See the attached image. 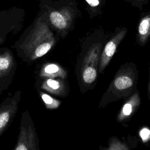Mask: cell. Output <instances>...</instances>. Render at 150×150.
Returning a JSON list of instances; mask_svg holds the SVG:
<instances>
[{
    "label": "cell",
    "instance_id": "obj_6",
    "mask_svg": "<svg viewBox=\"0 0 150 150\" xmlns=\"http://www.w3.org/2000/svg\"><path fill=\"white\" fill-rule=\"evenodd\" d=\"M73 15L67 7H63L58 9L49 10L47 14V21L57 32L63 33L70 28Z\"/></svg>",
    "mask_w": 150,
    "mask_h": 150
},
{
    "label": "cell",
    "instance_id": "obj_9",
    "mask_svg": "<svg viewBox=\"0 0 150 150\" xmlns=\"http://www.w3.org/2000/svg\"><path fill=\"white\" fill-rule=\"evenodd\" d=\"M39 89L50 94L64 97L67 94V87L63 79L60 78L39 79Z\"/></svg>",
    "mask_w": 150,
    "mask_h": 150
},
{
    "label": "cell",
    "instance_id": "obj_4",
    "mask_svg": "<svg viewBox=\"0 0 150 150\" xmlns=\"http://www.w3.org/2000/svg\"><path fill=\"white\" fill-rule=\"evenodd\" d=\"M22 92L17 90L0 104V136L10 125L19 108Z\"/></svg>",
    "mask_w": 150,
    "mask_h": 150
},
{
    "label": "cell",
    "instance_id": "obj_15",
    "mask_svg": "<svg viewBox=\"0 0 150 150\" xmlns=\"http://www.w3.org/2000/svg\"><path fill=\"white\" fill-rule=\"evenodd\" d=\"M139 135L143 142H147L150 140V129L146 127L142 128L139 132Z\"/></svg>",
    "mask_w": 150,
    "mask_h": 150
},
{
    "label": "cell",
    "instance_id": "obj_1",
    "mask_svg": "<svg viewBox=\"0 0 150 150\" xmlns=\"http://www.w3.org/2000/svg\"><path fill=\"white\" fill-rule=\"evenodd\" d=\"M56 39L45 15L36 18L28 34L16 47L18 55L28 63L47 54L54 46Z\"/></svg>",
    "mask_w": 150,
    "mask_h": 150
},
{
    "label": "cell",
    "instance_id": "obj_7",
    "mask_svg": "<svg viewBox=\"0 0 150 150\" xmlns=\"http://www.w3.org/2000/svg\"><path fill=\"white\" fill-rule=\"evenodd\" d=\"M127 32V30L125 28L120 30L105 45L100 57L99 72L103 71L108 66L115 54L118 46L125 36Z\"/></svg>",
    "mask_w": 150,
    "mask_h": 150
},
{
    "label": "cell",
    "instance_id": "obj_11",
    "mask_svg": "<svg viewBox=\"0 0 150 150\" xmlns=\"http://www.w3.org/2000/svg\"><path fill=\"white\" fill-rule=\"evenodd\" d=\"M140 98L138 93H134L123 105L118 115V120L122 121L128 119L139 107Z\"/></svg>",
    "mask_w": 150,
    "mask_h": 150
},
{
    "label": "cell",
    "instance_id": "obj_3",
    "mask_svg": "<svg viewBox=\"0 0 150 150\" xmlns=\"http://www.w3.org/2000/svg\"><path fill=\"white\" fill-rule=\"evenodd\" d=\"M101 45L96 43L92 45L84 56L81 74L83 82L90 84L93 83L97 76V67L99 64Z\"/></svg>",
    "mask_w": 150,
    "mask_h": 150
},
{
    "label": "cell",
    "instance_id": "obj_16",
    "mask_svg": "<svg viewBox=\"0 0 150 150\" xmlns=\"http://www.w3.org/2000/svg\"><path fill=\"white\" fill-rule=\"evenodd\" d=\"M86 1L92 7H96L98 6L99 4L98 0H86Z\"/></svg>",
    "mask_w": 150,
    "mask_h": 150
},
{
    "label": "cell",
    "instance_id": "obj_10",
    "mask_svg": "<svg viewBox=\"0 0 150 150\" xmlns=\"http://www.w3.org/2000/svg\"><path fill=\"white\" fill-rule=\"evenodd\" d=\"M66 70L59 64L53 62L44 63L38 70V78L45 79L60 78L64 79L66 77Z\"/></svg>",
    "mask_w": 150,
    "mask_h": 150
},
{
    "label": "cell",
    "instance_id": "obj_18",
    "mask_svg": "<svg viewBox=\"0 0 150 150\" xmlns=\"http://www.w3.org/2000/svg\"><path fill=\"white\" fill-rule=\"evenodd\" d=\"M149 94H150V83H149Z\"/></svg>",
    "mask_w": 150,
    "mask_h": 150
},
{
    "label": "cell",
    "instance_id": "obj_5",
    "mask_svg": "<svg viewBox=\"0 0 150 150\" xmlns=\"http://www.w3.org/2000/svg\"><path fill=\"white\" fill-rule=\"evenodd\" d=\"M16 63L12 51L4 49L0 52V94L7 88L14 76Z\"/></svg>",
    "mask_w": 150,
    "mask_h": 150
},
{
    "label": "cell",
    "instance_id": "obj_17",
    "mask_svg": "<svg viewBox=\"0 0 150 150\" xmlns=\"http://www.w3.org/2000/svg\"><path fill=\"white\" fill-rule=\"evenodd\" d=\"M3 42H4V39L1 37H0V46L2 44Z\"/></svg>",
    "mask_w": 150,
    "mask_h": 150
},
{
    "label": "cell",
    "instance_id": "obj_12",
    "mask_svg": "<svg viewBox=\"0 0 150 150\" xmlns=\"http://www.w3.org/2000/svg\"><path fill=\"white\" fill-rule=\"evenodd\" d=\"M150 37V14L144 16L139 22L138 28V40L145 45Z\"/></svg>",
    "mask_w": 150,
    "mask_h": 150
},
{
    "label": "cell",
    "instance_id": "obj_8",
    "mask_svg": "<svg viewBox=\"0 0 150 150\" xmlns=\"http://www.w3.org/2000/svg\"><path fill=\"white\" fill-rule=\"evenodd\" d=\"M131 70H121L115 76L111 84V89L117 94H123L130 90L134 86V76Z\"/></svg>",
    "mask_w": 150,
    "mask_h": 150
},
{
    "label": "cell",
    "instance_id": "obj_2",
    "mask_svg": "<svg viewBox=\"0 0 150 150\" xmlns=\"http://www.w3.org/2000/svg\"><path fill=\"white\" fill-rule=\"evenodd\" d=\"M13 150H40L36 129L28 110L21 114L19 134Z\"/></svg>",
    "mask_w": 150,
    "mask_h": 150
},
{
    "label": "cell",
    "instance_id": "obj_14",
    "mask_svg": "<svg viewBox=\"0 0 150 150\" xmlns=\"http://www.w3.org/2000/svg\"><path fill=\"white\" fill-rule=\"evenodd\" d=\"M103 150H129L128 148L116 138L111 139L108 146Z\"/></svg>",
    "mask_w": 150,
    "mask_h": 150
},
{
    "label": "cell",
    "instance_id": "obj_13",
    "mask_svg": "<svg viewBox=\"0 0 150 150\" xmlns=\"http://www.w3.org/2000/svg\"><path fill=\"white\" fill-rule=\"evenodd\" d=\"M39 96L41 98L42 100L43 101L46 108L49 110H53L57 108L60 104L61 102L54 98V97H52L47 93L44 92L43 91L39 90Z\"/></svg>",
    "mask_w": 150,
    "mask_h": 150
},
{
    "label": "cell",
    "instance_id": "obj_19",
    "mask_svg": "<svg viewBox=\"0 0 150 150\" xmlns=\"http://www.w3.org/2000/svg\"><path fill=\"white\" fill-rule=\"evenodd\" d=\"M135 1H143L144 0H135Z\"/></svg>",
    "mask_w": 150,
    "mask_h": 150
}]
</instances>
